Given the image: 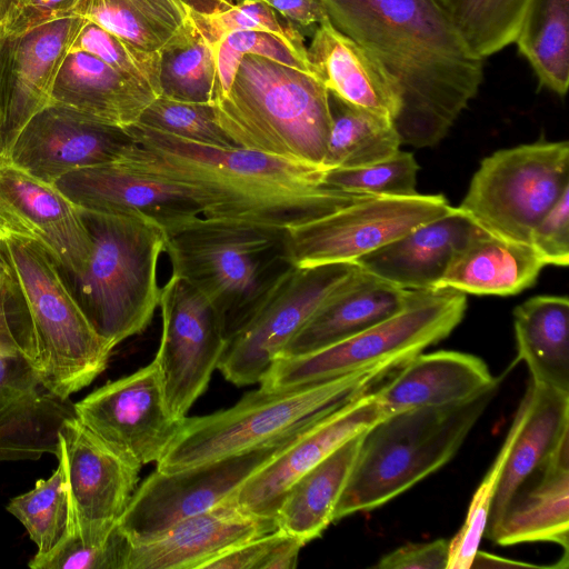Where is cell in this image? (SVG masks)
I'll use <instances>...</instances> for the list:
<instances>
[{"label": "cell", "instance_id": "14", "mask_svg": "<svg viewBox=\"0 0 569 569\" xmlns=\"http://www.w3.org/2000/svg\"><path fill=\"white\" fill-rule=\"evenodd\" d=\"M159 308L161 338L154 359L168 408L182 420L207 389L227 340L209 301L172 274L161 288Z\"/></svg>", "mask_w": 569, "mask_h": 569}, {"label": "cell", "instance_id": "52", "mask_svg": "<svg viewBox=\"0 0 569 569\" xmlns=\"http://www.w3.org/2000/svg\"><path fill=\"white\" fill-rule=\"evenodd\" d=\"M509 567H538L532 563L505 559L485 551L478 550L470 568H509Z\"/></svg>", "mask_w": 569, "mask_h": 569}, {"label": "cell", "instance_id": "29", "mask_svg": "<svg viewBox=\"0 0 569 569\" xmlns=\"http://www.w3.org/2000/svg\"><path fill=\"white\" fill-rule=\"evenodd\" d=\"M407 290L359 268L303 325L279 357H296L352 337L401 310L411 299Z\"/></svg>", "mask_w": 569, "mask_h": 569}, {"label": "cell", "instance_id": "23", "mask_svg": "<svg viewBox=\"0 0 569 569\" xmlns=\"http://www.w3.org/2000/svg\"><path fill=\"white\" fill-rule=\"evenodd\" d=\"M54 184L81 209L144 216L164 232L201 216L184 188L142 176L116 160L69 172Z\"/></svg>", "mask_w": 569, "mask_h": 569}, {"label": "cell", "instance_id": "48", "mask_svg": "<svg viewBox=\"0 0 569 569\" xmlns=\"http://www.w3.org/2000/svg\"><path fill=\"white\" fill-rule=\"evenodd\" d=\"M529 246L545 266L566 267L569 263V190L537 223Z\"/></svg>", "mask_w": 569, "mask_h": 569}, {"label": "cell", "instance_id": "10", "mask_svg": "<svg viewBox=\"0 0 569 569\" xmlns=\"http://www.w3.org/2000/svg\"><path fill=\"white\" fill-rule=\"evenodd\" d=\"M569 190L568 141H537L482 159L457 210L479 229L529 244L531 231Z\"/></svg>", "mask_w": 569, "mask_h": 569}, {"label": "cell", "instance_id": "45", "mask_svg": "<svg viewBox=\"0 0 569 569\" xmlns=\"http://www.w3.org/2000/svg\"><path fill=\"white\" fill-rule=\"evenodd\" d=\"M129 541L117 527L103 545L84 543L69 528L66 537L49 552L36 553L29 562L33 569H124Z\"/></svg>", "mask_w": 569, "mask_h": 569}, {"label": "cell", "instance_id": "35", "mask_svg": "<svg viewBox=\"0 0 569 569\" xmlns=\"http://www.w3.org/2000/svg\"><path fill=\"white\" fill-rule=\"evenodd\" d=\"M513 43L539 87L565 97L569 87V0H530Z\"/></svg>", "mask_w": 569, "mask_h": 569}, {"label": "cell", "instance_id": "50", "mask_svg": "<svg viewBox=\"0 0 569 569\" xmlns=\"http://www.w3.org/2000/svg\"><path fill=\"white\" fill-rule=\"evenodd\" d=\"M84 0H17L16 6L1 26L20 32L51 20L74 16Z\"/></svg>", "mask_w": 569, "mask_h": 569}, {"label": "cell", "instance_id": "36", "mask_svg": "<svg viewBox=\"0 0 569 569\" xmlns=\"http://www.w3.org/2000/svg\"><path fill=\"white\" fill-rule=\"evenodd\" d=\"M329 106L331 129L323 160L327 170L371 164L400 150L401 139L392 120L353 107L331 92Z\"/></svg>", "mask_w": 569, "mask_h": 569}, {"label": "cell", "instance_id": "22", "mask_svg": "<svg viewBox=\"0 0 569 569\" xmlns=\"http://www.w3.org/2000/svg\"><path fill=\"white\" fill-rule=\"evenodd\" d=\"M278 528L276 518L241 508L232 496L177 522L152 541L129 543L124 569H202L230 548Z\"/></svg>", "mask_w": 569, "mask_h": 569}, {"label": "cell", "instance_id": "4", "mask_svg": "<svg viewBox=\"0 0 569 569\" xmlns=\"http://www.w3.org/2000/svg\"><path fill=\"white\" fill-rule=\"evenodd\" d=\"M498 387L459 403L393 412L365 431L333 521L387 503L449 462Z\"/></svg>", "mask_w": 569, "mask_h": 569}, {"label": "cell", "instance_id": "47", "mask_svg": "<svg viewBox=\"0 0 569 569\" xmlns=\"http://www.w3.org/2000/svg\"><path fill=\"white\" fill-rule=\"evenodd\" d=\"M221 39L242 56L254 54L313 74L307 59V46L284 36L268 31H233Z\"/></svg>", "mask_w": 569, "mask_h": 569}, {"label": "cell", "instance_id": "18", "mask_svg": "<svg viewBox=\"0 0 569 569\" xmlns=\"http://www.w3.org/2000/svg\"><path fill=\"white\" fill-rule=\"evenodd\" d=\"M0 228L38 242L66 278L81 274L92 242L81 209L48 183L0 156Z\"/></svg>", "mask_w": 569, "mask_h": 569}, {"label": "cell", "instance_id": "37", "mask_svg": "<svg viewBox=\"0 0 569 569\" xmlns=\"http://www.w3.org/2000/svg\"><path fill=\"white\" fill-rule=\"evenodd\" d=\"M160 96L213 104L219 94L214 47L191 17L159 52Z\"/></svg>", "mask_w": 569, "mask_h": 569}, {"label": "cell", "instance_id": "53", "mask_svg": "<svg viewBox=\"0 0 569 569\" xmlns=\"http://www.w3.org/2000/svg\"><path fill=\"white\" fill-rule=\"evenodd\" d=\"M17 0H0V26H2L12 12Z\"/></svg>", "mask_w": 569, "mask_h": 569}, {"label": "cell", "instance_id": "25", "mask_svg": "<svg viewBox=\"0 0 569 569\" xmlns=\"http://www.w3.org/2000/svg\"><path fill=\"white\" fill-rule=\"evenodd\" d=\"M307 59L329 92L395 121L401 108L396 81L366 48L338 30L329 18L317 26L307 47Z\"/></svg>", "mask_w": 569, "mask_h": 569}, {"label": "cell", "instance_id": "43", "mask_svg": "<svg viewBox=\"0 0 569 569\" xmlns=\"http://www.w3.org/2000/svg\"><path fill=\"white\" fill-rule=\"evenodd\" d=\"M77 50L93 54L120 73L140 82L157 97L160 96L159 53L140 51L86 19L69 51Z\"/></svg>", "mask_w": 569, "mask_h": 569}, {"label": "cell", "instance_id": "33", "mask_svg": "<svg viewBox=\"0 0 569 569\" xmlns=\"http://www.w3.org/2000/svg\"><path fill=\"white\" fill-rule=\"evenodd\" d=\"M518 358L536 385L569 392V300L535 296L513 310Z\"/></svg>", "mask_w": 569, "mask_h": 569}, {"label": "cell", "instance_id": "19", "mask_svg": "<svg viewBox=\"0 0 569 569\" xmlns=\"http://www.w3.org/2000/svg\"><path fill=\"white\" fill-rule=\"evenodd\" d=\"M134 143L127 129L50 103L23 127L7 158L54 184L69 172L117 160Z\"/></svg>", "mask_w": 569, "mask_h": 569}, {"label": "cell", "instance_id": "28", "mask_svg": "<svg viewBox=\"0 0 569 569\" xmlns=\"http://www.w3.org/2000/svg\"><path fill=\"white\" fill-rule=\"evenodd\" d=\"M476 226L457 208L360 257L359 268L407 290L435 289Z\"/></svg>", "mask_w": 569, "mask_h": 569}, {"label": "cell", "instance_id": "16", "mask_svg": "<svg viewBox=\"0 0 569 569\" xmlns=\"http://www.w3.org/2000/svg\"><path fill=\"white\" fill-rule=\"evenodd\" d=\"M73 410L92 432L141 467L162 459L183 420L168 408L156 359L96 389Z\"/></svg>", "mask_w": 569, "mask_h": 569}, {"label": "cell", "instance_id": "11", "mask_svg": "<svg viewBox=\"0 0 569 569\" xmlns=\"http://www.w3.org/2000/svg\"><path fill=\"white\" fill-rule=\"evenodd\" d=\"M356 262L289 264L228 342L217 369L236 386L261 381L286 345L357 271Z\"/></svg>", "mask_w": 569, "mask_h": 569}, {"label": "cell", "instance_id": "40", "mask_svg": "<svg viewBox=\"0 0 569 569\" xmlns=\"http://www.w3.org/2000/svg\"><path fill=\"white\" fill-rule=\"evenodd\" d=\"M527 412V397L523 396L503 443L490 466L482 482L472 497L467 518L450 540L449 561L447 569H470L475 555L479 550L480 541L485 535L489 511L493 496L502 473L503 466L511 446L522 426Z\"/></svg>", "mask_w": 569, "mask_h": 569}, {"label": "cell", "instance_id": "39", "mask_svg": "<svg viewBox=\"0 0 569 569\" xmlns=\"http://www.w3.org/2000/svg\"><path fill=\"white\" fill-rule=\"evenodd\" d=\"M58 461L49 478L37 480L31 490L12 498L6 508L23 525L38 548L37 553L52 550L70 528L71 506L66 471L62 460Z\"/></svg>", "mask_w": 569, "mask_h": 569}, {"label": "cell", "instance_id": "6", "mask_svg": "<svg viewBox=\"0 0 569 569\" xmlns=\"http://www.w3.org/2000/svg\"><path fill=\"white\" fill-rule=\"evenodd\" d=\"M171 274L201 293L216 311L227 342L290 262L284 230L197 216L166 231Z\"/></svg>", "mask_w": 569, "mask_h": 569}, {"label": "cell", "instance_id": "51", "mask_svg": "<svg viewBox=\"0 0 569 569\" xmlns=\"http://www.w3.org/2000/svg\"><path fill=\"white\" fill-rule=\"evenodd\" d=\"M283 19L296 27L310 28L318 26L328 13L319 0H262Z\"/></svg>", "mask_w": 569, "mask_h": 569}, {"label": "cell", "instance_id": "12", "mask_svg": "<svg viewBox=\"0 0 569 569\" xmlns=\"http://www.w3.org/2000/svg\"><path fill=\"white\" fill-rule=\"evenodd\" d=\"M305 430L182 470L162 472L156 469L137 487L118 528L132 546L154 540L177 522L208 511L234 496L256 471Z\"/></svg>", "mask_w": 569, "mask_h": 569}, {"label": "cell", "instance_id": "27", "mask_svg": "<svg viewBox=\"0 0 569 569\" xmlns=\"http://www.w3.org/2000/svg\"><path fill=\"white\" fill-rule=\"evenodd\" d=\"M156 98L140 82L93 54L77 50L64 57L52 86L50 103L126 129L139 121Z\"/></svg>", "mask_w": 569, "mask_h": 569}, {"label": "cell", "instance_id": "42", "mask_svg": "<svg viewBox=\"0 0 569 569\" xmlns=\"http://www.w3.org/2000/svg\"><path fill=\"white\" fill-rule=\"evenodd\" d=\"M137 123L206 146L237 147L217 123L212 104L158 97L142 112Z\"/></svg>", "mask_w": 569, "mask_h": 569}, {"label": "cell", "instance_id": "5", "mask_svg": "<svg viewBox=\"0 0 569 569\" xmlns=\"http://www.w3.org/2000/svg\"><path fill=\"white\" fill-rule=\"evenodd\" d=\"M212 107L237 147L325 168L331 112L316 76L244 54L229 92Z\"/></svg>", "mask_w": 569, "mask_h": 569}, {"label": "cell", "instance_id": "55", "mask_svg": "<svg viewBox=\"0 0 569 569\" xmlns=\"http://www.w3.org/2000/svg\"><path fill=\"white\" fill-rule=\"evenodd\" d=\"M0 138H1V123H0Z\"/></svg>", "mask_w": 569, "mask_h": 569}, {"label": "cell", "instance_id": "9", "mask_svg": "<svg viewBox=\"0 0 569 569\" xmlns=\"http://www.w3.org/2000/svg\"><path fill=\"white\" fill-rule=\"evenodd\" d=\"M466 293L453 289L413 290L398 312L317 351L278 357L260 383L288 388L330 379L381 362L402 365L447 338L463 319Z\"/></svg>", "mask_w": 569, "mask_h": 569}, {"label": "cell", "instance_id": "7", "mask_svg": "<svg viewBox=\"0 0 569 569\" xmlns=\"http://www.w3.org/2000/svg\"><path fill=\"white\" fill-rule=\"evenodd\" d=\"M81 212L91 254L81 274L64 278L94 331L114 349L142 332L159 308L158 266L166 232L140 214Z\"/></svg>", "mask_w": 569, "mask_h": 569}, {"label": "cell", "instance_id": "54", "mask_svg": "<svg viewBox=\"0 0 569 569\" xmlns=\"http://www.w3.org/2000/svg\"><path fill=\"white\" fill-rule=\"evenodd\" d=\"M231 1H233L236 3V2H239V1H242V0H231Z\"/></svg>", "mask_w": 569, "mask_h": 569}, {"label": "cell", "instance_id": "15", "mask_svg": "<svg viewBox=\"0 0 569 569\" xmlns=\"http://www.w3.org/2000/svg\"><path fill=\"white\" fill-rule=\"evenodd\" d=\"M72 528L84 543L103 545L137 489L141 466L114 450L76 416L58 432Z\"/></svg>", "mask_w": 569, "mask_h": 569}, {"label": "cell", "instance_id": "56", "mask_svg": "<svg viewBox=\"0 0 569 569\" xmlns=\"http://www.w3.org/2000/svg\"><path fill=\"white\" fill-rule=\"evenodd\" d=\"M0 267H1V256H0Z\"/></svg>", "mask_w": 569, "mask_h": 569}, {"label": "cell", "instance_id": "20", "mask_svg": "<svg viewBox=\"0 0 569 569\" xmlns=\"http://www.w3.org/2000/svg\"><path fill=\"white\" fill-rule=\"evenodd\" d=\"M386 416L373 391L355 397L305 430L256 471L236 492V502L252 513L276 518L295 481Z\"/></svg>", "mask_w": 569, "mask_h": 569}, {"label": "cell", "instance_id": "1", "mask_svg": "<svg viewBox=\"0 0 569 569\" xmlns=\"http://www.w3.org/2000/svg\"><path fill=\"white\" fill-rule=\"evenodd\" d=\"M331 23L366 48L396 81L402 144L433 147L478 94L483 59L438 0H319Z\"/></svg>", "mask_w": 569, "mask_h": 569}, {"label": "cell", "instance_id": "32", "mask_svg": "<svg viewBox=\"0 0 569 569\" xmlns=\"http://www.w3.org/2000/svg\"><path fill=\"white\" fill-rule=\"evenodd\" d=\"M231 0H84L74 16L90 20L136 49L159 53L190 20L191 11L213 13Z\"/></svg>", "mask_w": 569, "mask_h": 569}, {"label": "cell", "instance_id": "13", "mask_svg": "<svg viewBox=\"0 0 569 569\" xmlns=\"http://www.w3.org/2000/svg\"><path fill=\"white\" fill-rule=\"evenodd\" d=\"M455 210L442 194L372 197L284 230V257L305 268L356 262Z\"/></svg>", "mask_w": 569, "mask_h": 569}, {"label": "cell", "instance_id": "21", "mask_svg": "<svg viewBox=\"0 0 569 569\" xmlns=\"http://www.w3.org/2000/svg\"><path fill=\"white\" fill-rule=\"evenodd\" d=\"M73 405L52 393L32 362L0 351V462L57 455L58 432Z\"/></svg>", "mask_w": 569, "mask_h": 569}, {"label": "cell", "instance_id": "49", "mask_svg": "<svg viewBox=\"0 0 569 569\" xmlns=\"http://www.w3.org/2000/svg\"><path fill=\"white\" fill-rule=\"evenodd\" d=\"M450 541L437 539L401 546L382 556L378 569H447Z\"/></svg>", "mask_w": 569, "mask_h": 569}, {"label": "cell", "instance_id": "30", "mask_svg": "<svg viewBox=\"0 0 569 569\" xmlns=\"http://www.w3.org/2000/svg\"><path fill=\"white\" fill-rule=\"evenodd\" d=\"M543 267L529 244L508 241L476 227L452 256L435 289L517 295L535 284Z\"/></svg>", "mask_w": 569, "mask_h": 569}, {"label": "cell", "instance_id": "38", "mask_svg": "<svg viewBox=\"0 0 569 569\" xmlns=\"http://www.w3.org/2000/svg\"><path fill=\"white\" fill-rule=\"evenodd\" d=\"M471 51L481 59L513 44L530 0H438Z\"/></svg>", "mask_w": 569, "mask_h": 569}, {"label": "cell", "instance_id": "24", "mask_svg": "<svg viewBox=\"0 0 569 569\" xmlns=\"http://www.w3.org/2000/svg\"><path fill=\"white\" fill-rule=\"evenodd\" d=\"M483 536L499 546L553 542L569 559V436L511 496Z\"/></svg>", "mask_w": 569, "mask_h": 569}, {"label": "cell", "instance_id": "17", "mask_svg": "<svg viewBox=\"0 0 569 569\" xmlns=\"http://www.w3.org/2000/svg\"><path fill=\"white\" fill-rule=\"evenodd\" d=\"M84 19L71 16L12 32L0 26V156L50 103L58 70Z\"/></svg>", "mask_w": 569, "mask_h": 569}, {"label": "cell", "instance_id": "41", "mask_svg": "<svg viewBox=\"0 0 569 569\" xmlns=\"http://www.w3.org/2000/svg\"><path fill=\"white\" fill-rule=\"evenodd\" d=\"M419 166L411 152L398 150L391 157L362 167L326 170V186L351 192L382 197H409L418 193Z\"/></svg>", "mask_w": 569, "mask_h": 569}, {"label": "cell", "instance_id": "2", "mask_svg": "<svg viewBox=\"0 0 569 569\" xmlns=\"http://www.w3.org/2000/svg\"><path fill=\"white\" fill-rule=\"evenodd\" d=\"M136 143L116 160L184 188L201 216L286 230L378 197L328 187L327 169L244 148H217L134 123Z\"/></svg>", "mask_w": 569, "mask_h": 569}, {"label": "cell", "instance_id": "26", "mask_svg": "<svg viewBox=\"0 0 569 569\" xmlns=\"http://www.w3.org/2000/svg\"><path fill=\"white\" fill-rule=\"evenodd\" d=\"M396 370L373 391L388 415L459 403L499 382L482 359L459 351L420 352Z\"/></svg>", "mask_w": 569, "mask_h": 569}, {"label": "cell", "instance_id": "34", "mask_svg": "<svg viewBox=\"0 0 569 569\" xmlns=\"http://www.w3.org/2000/svg\"><path fill=\"white\" fill-rule=\"evenodd\" d=\"M361 437L345 442L291 485L276 512L280 529L305 543L321 536L333 521Z\"/></svg>", "mask_w": 569, "mask_h": 569}, {"label": "cell", "instance_id": "44", "mask_svg": "<svg viewBox=\"0 0 569 569\" xmlns=\"http://www.w3.org/2000/svg\"><path fill=\"white\" fill-rule=\"evenodd\" d=\"M190 17L203 37L214 44L233 31H268L305 43L295 24L278 17V13L262 0H242L213 13L191 11Z\"/></svg>", "mask_w": 569, "mask_h": 569}, {"label": "cell", "instance_id": "3", "mask_svg": "<svg viewBox=\"0 0 569 569\" xmlns=\"http://www.w3.org/2000/svg\"><path fill=\"white\" fill-rule=\"evenodd\" d=\"M401 365L381 362L318 382L264 388L234 406L184 418L157 470L173 472L280 440L315 425Z\"/></svg>", "mask_w": 569, "mask_h": 569}, {"label": "cell", "instance_id": "31", "mask_svg": "<svg viewBox=\"0 0 569 569\" xmlns=\"http://www.w3.org/2000/svg\"><path fill=\"white\" fill-rule=\"evenodd\" d=\"M527 412L499 479L486 528L518 488L539 469L569 436V392L533 383L526 390Z\"/></svg>", "mask_w": 569, "mask_h": 569}, {"label": "cell", "instance_id": "46", "mask_svg": "<svg viewBox=\"0 0 569 569\" xmlns=\"http://www.w3.org/2000/svg\"><path fill=\"white\" fill-rule=\"evenodd\" d=\"M305 545L278 528L230 548L209 560L202 569H293Z\"/></svg>", "mask_w": 569, "mask_h": 569}, {"label": "cell", "instance_id": "8", "mask_svg": "<svg viewBox=\"0 0 569 569\" xmlns=\"http://www.w3.org/2000/svg\"><path fill=\"white\" fill-rule=\"evenodd\" d=\"M0 254L27 310L34 368L52 393L69 399L107 368L113 349L94 331L43 247L0 228Z\"/></svg>", "mask_w": 569, "mask_h": 569}]
</instances>
